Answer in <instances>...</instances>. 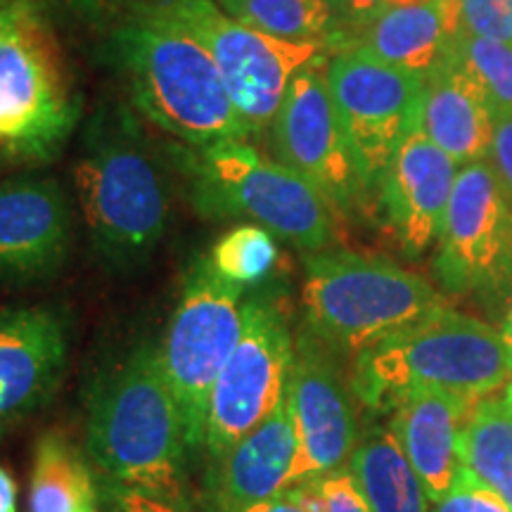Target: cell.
<instances>
[{
	"label": "cell",
	"mask_w": 512,
	"mask_h": 512,
	"mask_svg": "<svg viewBox=\"0 0 512 512\" xmlns=\"http://www.w3.org/2000/svg\"><path fill=\"white\" fill-rule=\"evenodd\" d=\"M86 444L100 479L192 510L190 446L157 344H140L93 382Z\"/></svg>",
	"instance_id": "1"
},
{
	"label": "cell",
	"mask_w": 512,
	"mask_h": 512,
	"mask_svg": "<svg viewBox=\"0 0 512 512\" xmlns=\"http://www.w3.org/2000/svg\"><path fill=\"white\" fill-rule=\"evenodd\" d=\"M107 55L136 110L169 136L195 150L249 140L207 48L171 19L136 5L110 34Z\"/></svg>",
	"instance_id": "2"
},
{
	"label": "cell",
	"mask_w": 512,
	"mask_h": 512,
	"mask_svg": "<svg viewBox=\"0 0 512 512\" xmlns=\"http://www.w3.org/2000/svg\"><path fill=\"white\" fill-rule=\"evenodd\" d=\"M74 185L95 254L117 273L145 266L169 223V183L138 119L102 107L88 126Z\"/></svg>",
	"instance_id": "3"
},
{
	"label": "cell",
	"mask_w": 512,
	"mask_h": 512,
	"mask_svg": "<svg viewBox=\"0 0 512 512\" xmlns=\"http://www.w3.org/2000/svg\"><path fill=\"white\" fill-rule=\"evenodd\" d=\"M512 380V358L501 332L439 306L354 356L351 392L373 411H392L415 389L479 401Z\"/></svg>",
	"instance_id": "4"
},
{
	"label": "cell",
	"mask_w": 512,
	"mask_h": 512,
	"mask_svg": "<svg viewBox=\"0 0 512 512\" xmlns=\"http://www.w3.org/2000/svg\"><path fill=\"white\" fill-rule=\"evenodd\" d=\"M81 114L67 57L41 0L0 8V162L57 157Z\"/></svg>",
	"instance_id": "5"
},
{
	"label": "cell",
	"mask_w": 512,
	"mask_h": 512,
	"mask_svg": "<svg viewBox=\"0 0 512 512\" xmlns=\"http://www.w3.org/2000/svg\"><path fill=\"white\" fill-rule=\"evenodd\" d=\"M195 209L209 219H247L304 249L323 252L335 238L332 207L316 185L249 140L178 152Z\"/></svg>",
	"instance_id": "6"
},
{
	"label": "cell",
	"mask_w": 512,
	"mask_h": 512,
	"mask_svg": "<svg viewBox=\"0 0 512 512\" xmlns=\"http://www.w3.org/2000/svg\"><path fill=\"white\" fill-rule=\"evenodd\" d=\"M302 306L306 335L356 356L444 302L422 275L394 261L323 249L306 256Z\"/></svg>",
	"instance_id": "7"
},
{
	"label": "cell",
	"mask_w": 512,
	"mask_h": 512,
	"mask_svg": "<svg viewBox=\"0 0 512 512\" xmlns=\"http://www.w3.org/2000/svg\"><path fill=\"white\" fill-rule=\"evenodd\" d=\"M242 299L245 287L228 283L209 254L197 256L185 273L183 292L159 344L192 460L204 451L211 389L242 335Z\"/></svg>",
	"instance_id": "8"
},
{
	"label": "cell",
	"mask_w": 512,
	"mask_h": 512,
	"mask_svg": "<svg viewBox=\"0 0 512 512\" xmlns=\"http://www.w3.org/2000/svg\"><path fill=\"white\" fill-rule=\"evenodd\" d=\"M143 5L176 22L207 48L245 121L249 140L268 133L294 76L328 53L318 43L261 34L223 12L216 0H152Z\"/></svg>",
	"instance_id": "9"
},
{
	"label": "cell",
	"mask_w": 512,
	"mask_h": 512,
	"mask_svg": "<svg viewBox=\"0 0 512 512\" xmlns=\"http://www.w3.org/2000/svg\"><path fill=\"white\" fill-rule=\"evenodd\" d=\"M294 347L280 299L271 292L252 294L242 304V335L211 389L207 463L226 456L285 401Z\"/></svg>",
	"instance_id": "10"
},
{
	"label": "cell",
	"mask_w": 512,
	"mask_h": 512,
	"mask_svg": "<svg viewBox=\"0 0 512 512\" xmlns=\"http://www.w3.org/2000/svg\"><path fill=\"white\" fill-rule=\"evenodd\" d=\"M325 79L351 159L370 195L420 117L425 79L358 48L330 53Z\"/></svg>",
	"instance_id": "11"
},
{
	"label": "cell",
	"mask_w": 512,
	"mask_h": 512,
	"mask_svg": "<svg viewBox=\"0 0 512 512\" xmlns=\"http://www.w3.org/2000/svg\"><path fill=\"white\" fill-rule=\"evenodd\" d=\"M434 275L453 294H501L512 287V202L489 162L458 171Z\"/></svg>",
	"instance_id": "12"
},
{
	"label": "cell",
	"mask_w": 512,
	"mask_h": 512,
	"mask_svg": "<svg viewBox=\"0 0 512 512\" xmlns=\"http://www.w3.org/2000/svg\"><path fill=\"white\" fill-rule=\"evenodd\" d=\"M328 55L316 57L294 76L268 136L275 159L316 185L332 209L356 211L368 200V190L332 105L325 79Z\"/></svg>",
	"instance_id": "13"
},
{
	"label": "cell",
	"mask_w": 512,
	"mask_h": 512,
	"mask_svg": "<svg viewBox=\"0 0 512 512\" xmlns=\"http://www.w3.org/2000/svg\"><path fill=\"white\" fill-rule=\"evenodd\" d=\"M332 356L335 351L318 339L306 332L299 335L287 382V403L299 446L287 486L313 482L339 470L358 444L354 392Z\"/></svg>",
	"instance_id": "14"
},
{
	"label": "cell",
	"mask_w": 512,
	"mask_h": 512,
	"mask_svg": "<svg viewBox=\"0 0 512 512\" xmlns=\"http://www.w3.org/2000/svg\"><path fill=\"white\" fill-rule=\"evenodd\" d=\"M74 245V214L55 178L17 176L0 183V283L50 280Z\"/></svg>",
	"instance_id": "15"
},
{
	"label": "cell",
	"mask_w": 512,
	"mask_h": 512,
	"mask_svg": "<svg viewBox=\"0 0 512 512\" xmlns=\"http://www.w3.org/2000/svg\"><path fill=\"white\" fill-rule=\"evenodd\" d=\"M456 178L458 164L422 131L418 117L375 190L387 226L408 256L439 242Z\"/></svg>",
	"instance_id": "16"
},
{
	"label": "cell",
	"mask_w": 512,
	"mask_h": 512,
	"mask_svg": "<svg viewBox=\"0 0 512 512\" xmlns=\"http://www.w3.org/2000/svg\"><path fill=\"white\" fill-rule=\"evenodd\" d=\"M69 361L67 316L53 306L0 311V427L50 401Z\"/></svg>",
	"instance_id": "17"
},
{
	"label": "cell",
	"mask_w": 512,
	"mask_h": 512,
	"mask_svg": "<svg viewBox=\"0 0 512 512\" xmlns=\"http://www.w3.org/2000/svg\"><path fill=\"white\" fill-rule=\"evenodd\" d=\"M297 446V432L285 396V401L226 456L207 463L204 510L247 512L280 494L287 486Z\"/></svg>",
	"instance_id": "18"
},
{
	"label": "cell",
	"mask_w": 512,
	"mask_h": 512,
	"mask_svg": "<svg viewBox=\"0 0 512 512\" xmlns=\"http://www.w3.org/2000/svg\"><path fill=\"white\" fill-rule=\"evenodd\" d=\"M475 403L441 389H415L392 408L389 430L411 460L430 503L441 501L465 475L460 434Z\"/></svg>",
	"instance_id": "19"
},
{
	"label": "cell",
	"mask_w": 512,
	"mask_h": 512,
	"mask_svg": "<svg viewBox=\"0 0 512 512\" xmlns=\"http://www.w3.org/2000/svg\"><path fill=\"white\" fill-rule=\"evenodd\" d=\"M496 112L489 93L453 50L425 76L420 100V126L456 164L486 162L494 143Z\"/></svg>",
	"instance_id": "20"
},
{
	"label": "cell",
	"mask_w": 512,
	"mask_h": 512,
	"mask_svg": "<svg viewBox=\"0 0 512 512\" xmlns=\"http://www.w3.org/2000/svg\"><path fill=\"white\" fill-rule=\"evenodd\" d=\"M460 31L446 17L439 0L384 10L358 31L347 48H358L377 60L425 79L453 50Z\"/></svg>",
	"instance_id": "21"
},
{
	"label": "cell",
	"mask_w": 512,
	"mask_h": 512,
	"mask_svg": "<svg viewBox=\"0 0 512 512\" xmlns=\"http://www.w3.org/2000/svg\"><path fill=\"white\" fill-rule=\"evenodd\" d=\"M100 479L81 448L62 430H46L34 444L29 512H100Z\"/></svg>",
	"instance_id": "22"
},
{
	"label": "cell",
	"mask_w": 512,
	"mask_h": 512,
	"mask_svg": "<svg viewBox=\"0 0 512 512\" xmlns=\"http://www.w3.org/2000/svg\"><path fill=\"white\" fill-rule=\"evenodd\" d=\"M349 470L373 512H430V498L392 430L368 432L349 458Z\"/></svg>",
	"instance_id": "23"
},
{
	"label": "cell",
	"mask_w": 512,
	"mask_h": 512,
	"mask_svg": "<svg viewBox=\"0 0 512 512\" xmlns=\"http://www.w3.org/2000/svg\"><path fill=\"white\" fill-rule=\"evenodd\" d=\"M460 453L467 470L512 512V413L503 396L475 403L460 434Z\"/></svg>",
	"instance_id": "24"
},
{
	"label": "cell",
	"mask_w": 512,
	"mask_h": 512,
	"mask_svg": "<svg viewBox=\"0 0 512 512\" xmlns=\"http://www.w3.org/2000/svg\"><path fill=\"white\" fill-rule=\"evenodd\" d=\"M221 10L261 34L339 48V29L325 0H219Z\"/></svg>",
	"instance_id": "25"
},
{
	"label": "cell",
	"mask_w": 512,
	"mask_h": 512,
	"mask_svg": "<svg viewBox=\"0 0 512 512\" xmlns=\"http://www.w3.org/2000/svg\"><path fill=\"white\" fill-rule=\"evenodd\" d=\"M209 259L228 283L256 287L271 275L280 252L271 230L256 223H240L216 240Z\"/></svg>",
	"instance_id": "26"
},
{
	"label": "cell",
	"mask_w": 512,
	"mask_h": 512,
	"mask_svg": "<svg viewBox=\"0 0 512 512\" xmlns=\"http://www.w3.org/2000/svg\"><path fill=\"white\" fill-rule=\"evenodd\" d=\"M456 50L479 76L496 114L512 112V48L470 34L456 38Z\"/></svg>",
	"instance_id": "27"
},
{
	"label": "cell",
	"mask_w": 512,
	"mask_h": 512,
	"mask_svg": "<svg viewBox=\"0 0 512 512\" xmlns=\"http://www.w3.org/2000/svg\"><path fill=\"white\" fill-rule=\"evenodd\" d=\"M463 31L512 48V0H463Z\"/></svg>",
	"instance_id": "28"
},
{
	"label": "cell",
	"mask_w": 512,
	"mask_h": 512,
	"mask_svg": "<svg viewBox=\"0 0 512 512\" xmlns=\"http://www.w3.org/2000/svg\"><path fill=\"white\" fill-rule=\"evenodd\" d=\"M430 512H510L501 498L489 489L484 482L465 470V475L458 479L441 501L430 505Z\"/></svg>",
	"instance_id": "29"
},
{
	"label": "cell",
	"mask_w": 512,
	"mask_h": 512,
	"mask_svg": "<svg viewBox=\"0 0 512 512\" xmlns=\"http://www.w3.org/2000/svg\"><path fill=\"white\" fill-rule=\"evenodd\" d=\"M313 484L318 491V512H373L349 467L313 479Z\"/></svg>",
	"instance_id": "30"
},
{
	"label": "cell",
	"mask_w": 512,
	"mask_h": 512,
	"mask_svg": "<svg viewBox=\"0 0 512 512\" xmlns=\"http://www.w3.org/2000/svg\"><path fill=\"white\" fill-rule=\"evenodd\" d=\"M325 3H328L339 29L337 50L347 48L358 31L366 29L370 22H375L387 10V0H325Z\"/></svg>",
	"instance_id": "31"
},
{
	"label": "cell",
	"mask_w": 512,
	"mask_h": 512,
	"mask_svg": "<svg viewBox=\"0 0 512 512\" xmlns=\"http://www.w3.org/2000/svg\"><path fill=\"white\" fill-rule=\"evenodd\" d=\"M100 494L105 501H112L114 505H119V508L126 512H192L190 508H183V505L166 501V498H159V496L147 494V491L110 482V479H100Z\"/></svg>",
	"instance_id": "32"
},
{
	"label": "cell",
	"mask_w": 512,
	"mask_h": 512,
	"mask_svg": "<svg viewBox=\"0 0 512 512\" xmlns=\"http://www.w3.org/2000/svg\"><path fill=\"white\" fill-rule=\"evenodd\" d=\"M489 164L494 169L498 183L512 202V112L496 114L494 143H491Z\"/></svg>",
	"instance_id": "33"
},
{
	"label": "cell",
	"mask_w": 512,
	"mask_h": 512,
	"mask_svg": "<svg viewBox=\"0 0 512 512\" xmlns=\"http://www.w3.org/2000/svg\"><path fill=\"white\" fill-rule=\"evenodd\" d=\"M247 512H318V491L316 484L306 482L297 486H287L266 501H261Z\"/></svg>",
	"instance_id": "34"
},
{
	"label": "cell",
	"mask_w": 512,
	"mask_h": 512,
	"mask_svg": "<svg viewBox=\"0 0 512 512\" xmlns=\"http://www.w3.org/2000/svg\"><path fill=\"white\" fill-rule=\"evenodd\" d=\"M0 512H17V482L0 463Z\"/></svg>",
	"instance_id": "35"
},
{
	"label": "cell",
	"mask_w": 512,
	"mask_h": 512,
	"mask_svg": "<svg viewBox=\"0 0 512 512\" xmlns=\"http://www.w3.org/2000/svg\"><path fill=\"white\" fill-rule=\"evenodd\" d=\"M501 337H503L505 347H508V351H510V358H512V297H510L508 311H505V318H503V328H501Z\"/></svg>",
	"instance_id": "36"
},
{
	"label": "cell",
	"mask_w": 512,
	"mask_h": 512,
	"mask_svg": "<svg viewBox=\"0 0 512 512\" xmlns=\"http://www.w3.org/2000/svg\"><path fill=\"white\" fill-rule=\"evenodd\" d=\"M420 3H430V0H387V10L403 8V5H420Z\"/></svg>",
	"instance_id": "37"
},
{
	"label": "cell",
	"mask_w": 512,
	"mask_h": 512,
	"mask_svg": "<svg viewBox=\"0 0 512 512\" xmlns=\"http://www.w3.org/2000/svg\"><path fill=\"white\" fill-rule=\"evenodd\" d=\"M503 399H505V403H508V408H510V413H512V380L503 387Z\"/></svg>",
	"instance_id": "38"
},
{
	"label": "cell",
	"mask_w": 512,
	"mask_h": 512,
	"mask_svg": "<svg viewBox=\"0 0 512 512\" xmlns=\"http://www.w3.org/2000/svg\"><path fill=\"white\" fill-rule=\"evenodd\" d=\"M102 512H126V510H121V508H119V505H114L112 501H107V505H105V510H102Z\"/></svg>",
	"instance_id": "39"
},
{
	"label": "cell",
	"mask_w": 512,
	"mask_h": 512,
	"mask_svg": "<svg viewBox=\"0 0 512 512\" xmlns=\"http://www.w3.org/2000/svg\"><path fill=\"white\" fill-rule=\"evenodd\" d=\"M5 3H8V0H0V8H3V5H5Z\"/></svg>",
	"instance_id": "40"
}]
</instances>
